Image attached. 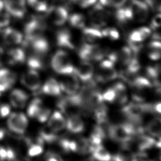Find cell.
I'll list each match as a JSON object with an SVG mask.
<instances>
[{"instance_id": "db71d44e", "label": "cell", "mask_w": 161, "mask_h": 161, "mask_svg": "<svg viewBox=\"0 0 161 161\" xmlns=\"http://www.w3.org/2000/svg\"><path fill=\"white\" fill-rule=\"evenodd\" d=\"M3 48L0 47V66L1 65V61H2V57L3 55Z\"/></svg>"}, {"instance_id": "4dcf8cb0", "label": "cell", "mask_w": 161, "mask_h": 161, "mask_svg": "<svg viewBox=\"0 0 161 161\" xmlns=\"http://www.w3.org/2000/svg\"><path fill=\"white\" fill-rule=\"evenodd\" d=\"M9 63L11 64H22L25 60V53L23 49L19 48H11L7 53Z\"/></svg>"}, {"instance_id": "8d00e7d4", "label": "cell", "mask_w": 161, "mask_h": 161, "mask_svg": "<svg viewBox=\"0 0 161 161\" xmlns=\"http://www.w3.org/2000/svg\"><path fill=\"white\" fill-rule=\"evenodd\" d=\"M28 4L39 12H47L50 7L48 4L42 0H26Z\"/></svg>"}, {"instance_id": "ee69618b", "label": "cell", "mask_w": 161, "mask_h": 161, "mask_svg": "<svg viewBox=\"0 0 161 161\" xmlns=\"http://www.w3.org/2000/svg\"><path fill=\"white\" fill-rule=\"evenodd\" d=\"M128 47L131 50L133 53H139L143 47V44L140 42H136L128 40Z\"/></svg>"}, {"instance_id": "e575fe53", "label": "cell", "mask_w": 161, "mask_h": 161, "mask_svg": "<svg viewBox=\"0 0 161 161\" xmlns=\"http://www.w3.org/2000/svg\"><path fill=\"white\" fill-rule=\"evenodd\" d=\"M135 153L128 148H125L112 156L113 161H134Z\"/></svg>"}, {"instance_id": "52a82bcc", "label": "cell", "mask_w": 161, "mask_h": 161, "mask_svg": "<svg viewBox=\"0 0 161 161\" xmlns=\"http://www.w3.org/2000/svg\"><path fill=\"white\" fill-rule=\"evenodd\" d=\"M64 76V78L59 82L62 92H65L67 96L76 94L80 89V83L75 74Z\"/></svg>"}, {"instance_id": "681fc988", "label": "cell", "mask_w": 161, "mask_h": 161, "mask_svg": "<svg viewBox=\"0 0 161 161\" xmlns=\"http://www.w3.org/2000/svg\"><path fill=\"white\" fill-rule=\"evenodd\" d=\"M97 2V0H80L79 1V6L82 8H87L94 6Z\"/></svg>"}, {"instance_id": "d6a6232c", "label": "cell", "mask_w": 161, "mask_h": 161, "mask_svg": "<svg viewBox=\"0 0 161 161\" xmlns=\"http://www.w3.org/2000/svg\"><path fill=\"white\" fill-rule=\"evenodd\" d=\"M27 65L30 69H33L35 70L43 69L45 65L43 57L35 53H32L27 59Z\"/></svg>"}, {"instance_id": "f546056e", "label": "cell", "mask_w": 161, "mask_h": 161, "mask_svg": "<svg viewBox=\"0 0 161 161\" xmlns=\"http://www.w3.org/2000/svg\"><path fill=\"white\" fill-rule=\"evenodd\" d=\"M91 153L96 161H111L112 160L111 153L102 144L93 147Z\"/></svg>"}, {"instance_id": "277c9868", "label": "cell", "mask_w": 161, "mask_h": 161, "mask_svg": "<svg viewBox=\"0 0 161 161\" xmlns=\"http://www.w3.org/2000/svg\"><path fill=\"white\" fill-rule=\"evenodd\" d=\"M46 28L47 25L43 18L35 16L31 18L25 25L26 42L43 35Z\"/></svg>"}, {"instance_id": "5bb4252c", "label": "cell", "mask_w": 161, "mask_h": 161, "mask_svg": "<svg viewBox=\"0 0 161 161\" xmlns=\"http://www.w3.org/2000/svg\"><path fill=\"white\" fill-rule=\"evenodd\" d=\"M47 126L55 133H58L66 128V119L63 113L60 111H55L50 114Z\"/></svg>"}, {"instance_id": "ab89813d", "label": "cell", "mask_w": 161, "mask_h": 161, "mask_svg": "<svg viewBox=\"0 0 161 161\" xmlns=\"http://www.w3.org/2000/svg\"><path fill=\"white\" fill-rule=\"evenodd\" d=\"M127 0H99V4L104 7L119 8L123 7Z\"/></svg>"}, {"instance_id": "603a6c76", "label": "cell", "mask_w": 161, "mask_h": 161, "mask_svg": "<svg viewBox=\"0 0 161 161\" xmlns=\"http://www.w3.org/2000/svg\"><path fill=\"white\" fill-rule=\"evenodd\" d=\"M82 29V38L86 43L95 44L96 42H98L103 37L101 31L98 28L87 27Z\"/></svg>"}, {"instance_id": "680465c9", "label": "cell", "mask_w": 161, "mask_h": 161, "mask_svg": "<svg viewBox=\"0 0 161 161\" xmlns=\"http://www.w3.org/2000/svg\"><path fill=\"white\" fill-rule=\"evenodd\" d=\"M148 161H153V160H148Z\"/></svg>"}, {"instance_id": "f6af8a7d", "label": "cell", "mask_w": 161, "mask_h": 161, "mask_svg": "<svg viewBox=\"0 0 161 161\" xmlns=\"http://www.w3.org/2000/svg\"><path fill=\"white\" fill-rule=\"evenodd\" d=\"M128 40H131V41H133V42H140V43H142V42H143V40H142V36L140 35V33L138 29L133 30L130 33Z\"/></svg>"}, {"instance_id": "f1b7e54d", "label": "cell", "mask_w": 161, "mask_h": 161, "mask_svg": "<svg viewBox=\"0 0 161 161\" xmlns=\"http://www.w3.org/2000/svg\"><path fill=\"white\" fill-rule=\"evenodd\" d=\"M129 84L138 92L148 90L152 87V82L146 77L142 76H136Z\"/></svg>"}, {"instance_id": "5b68a950", "label": "cell", "mask_w": 161, "mask_h": 161, "mask_svg": "<svg viewBox=\"0 0 161 161\" xmlns=\"http://www.w3.org/2000/svg\"><path fill=\"white\" fill-rule=\"evenodd\" d=\"M110 16L108 11L105 9L104 7L99 3H96L89 13V18L90 23L92 27L100 28L104 26Z\"/></svg>"}, {"instance_id": "6da1fadb", "label": "cell", "mask_w": 161, "mask_h": 161, "mask_svg": "<svg viewBox=\"0 0 161 161\" xmlns=\"http://www.w3.org/2000/svg\"><path fill=\"white\" fill-rule=\"evenodd\" d=\"M51 66L55 72L62 75L75 73V68L70 62L68 53L64 50H59L54 53L51 59Z\"/></svg>"}, {"instance_id": "1f68e13d", "label": "cell", "mask_w": 161, "mask_h": 161, "mask_svg": "<svg viewBox=\"0 0 161 161\" xmlns=\"http://www.w3.org/2000/svg\"><path fill=\"white\" fill-rule=\"evenodd\" d=\"M44 106L42 101L39 98L33 99L29 104L27 108V114L31 118H36L42 108Z\"/></svg>"}, {"instance_id": "7bdbcfd3", "label": "cell", "mask_w": 161, "mask_h": 161, "mask_svg": "<svg viewBox=\"0 0 161 161\" xmlns=\"http://www.w3.org/2000/svg\"><path fill=\"white\" fill-rule=\"evenodd\" d=\"M148 113H153L161 115V102L148 103Z\"/></svg>"}, {"instance_id": "ba28073f", "label": "cell", "mask_w": 161, "mask_h": 161, "mask_svg": "<svg viewBox=\"0 0 161 161\" xmlns=\"http://www.w3.org/2000/svg\"><path fill=\"white\" fill-rule=\"evenodd\" d=\"M133 15V20L138 23H143L147 20L148 16V6L144 1L131 0L130 5Z\"/></svg>"}, {"instance_id": "30bf717a", "label": "cell", "mask_w": 161, "mask_h": 161, "mask_svg": "<svg viewBox=\"0 0 161 161\" xmlns=\"http://www.w3.org/2000/svg\"><path fill=\"white\" fill-rule=\"evenodd\" d=\"M47 13L50 21L56 26L63 25L69 18L67 9L62 6L50 7Z\"/></svg>"}, {"instance_id": "9f6ffc18", "label": "cell", "mask_w": 161, "mask_h": 161, "mask_svg": "<svg viewBox=\"0 0 161 161\" xmlns=\"http://www.w3.org/2000/svg\"><path fill=\"white\" fill-rule=\"evenodd\" d=\"M3 7H4L3 1V0H0V13H1V11L3 10Z\"/></svg>"}, {"instance_id": "8fae6325", "label": "cell", "mask_w": 161, "mask_h": 161, "mask_svg": "<svg viewBox=\"0 0 161 161\" xmlns=\"http://www.w3.org/2000/svg\"><path fill=\"white\" fill-rule=\"evenodd\" d=\"M22 84L31 91H36L40 87L41 79L38 72L33 69H30L23 74L21 78Z\"/></svg>"}, {"instance_id": "f5cc1de1", "label": "cell", "mask_w": 161, "mask_h": 161, "mask_svg": "<svg viewBox=\"0 0 161 161\" xmlns=\"http://www.w3.org/2000/svg\"><path fill=\"white\" fill-rule=\"evenodd\" d=\"M5 135H6L5 130L3 128L0 127V140L4 138V137L5 136Z\"/></svg>"}, {"instance_id": "4fadbf2b", "label": "cell", "mask_w": 161, "mask_h": 161, "mask_svg": "<svg viewBox=\"0 0 161 161\" xmlns=\"http://www.w3.org/2000/svg\"><path fill=\"white\" fill-rule=\"evenodd\" d=\"M31 47L33 53L44 57L50 49L49 43L43 35H41L33 40L26 42Z\"/></svg>"}, {"instance_id": "d590c367", "label": "cell", "mask_w": 161, "mask_h": 161, "mask_svg": "<svg viewBox=\"0 0 161 161\" xmlns=\"http://www.w3.org/2000/svg\"><path fill=\"white\" fill-rule=\"evenodd\" d=\"M39 138L42 140V141L45 143H53L57 139V133L53 132L47 125L43 127L40 132Z\"/></svg>"}, {"instance_id": "bcb514c9", "label": "cell", "mask_w": 161, "mask_h": 161, "mask_svg": "<svg viewBox=\"0 0 161 161\" xmlns=\"http://www.w3.org/2000/svg\"><path fill=\"white\" fill-rule=\"evenodd\" d=\"M11 111V107L6 103L0 104V118H5L8 116Z\"/></svg>"}, {"instance_id": "f907efd6", "label": "cell", "mask_w": 161, "mask_h": 161, "mask_svg": "<svg viewBox=\"0 0 161 161\" xmlns=\"http://www.w3.org/2000/svg\"><path fill=\"white\" fill-rule=\"evenodd\" d=\"M46 161H63L59 156L56 155L55 153L49 152L47 153L45 155Z\"/></svg>"}, {"instance_id": "2e32d148", "label": "cell", "mask_w": 161, "mask_h": 161, "mask_svg": "<svg viewBox=\"0 0 161 161\" xmlns=\"http://www.w3.org/2000/svg\"><path fill=\"white\" fill-rule=\"evenodd\" d=\"M16 74L8 69H0V94L10 89L15 83Z\"/></svg>"}, {"instance_id": "7c38bea8", "label": "cell", "mask_w": 161, "mask_h": 161, "mask_svg": "<svg viewBox=\"0 0 161 161\" xmlns=\"http://www.w3.org/2000/svg\"><path fill=\"white\" fill-rule=\"evenodd\" d=\"M75 74L78 79L84 83L92 80L94 74L93 65L88 61H82L75 69Z\"/></svg>"}, {"instance_id": "e0dca14e", "label": "cell", "mask_w": 161, "mask_h": 161, "mask_svg": "<svg viewBox=\"0 0 161 161\" xmlns=\"http://www.w3.org/2000/svg\"><path fill=\"white\" fill-rule=\"evenodd\" d=\"M84 122L80 114H73L67 116L66 128L71 133H80L84 130Z\"/></svg>"}, {"instance_id": "836d02e7", "label": "cell", "mask_w": 161, "mask_h": 161, "mask_svg": "<svg viewBox=\"0 0 161 161\" xmlns=\"http://www.w3.org/2000/svg\"><path fill=\"white\" fill-rule=\"evenodd\" d=\"M68 19L69 24L75 28L82 29L85 26L86 18L84 15L81 13H74L68 18Z\"/></svg>"}, {"instance_id": "b9f144b4", "label": "cell", "mask_w": 161, "mask_h": 161, "mask_svg": "<svg viewBox=\"0 0 161 161\" xmlns=\"http://www.w3.org/2000/svg\"><path fill=\"white\" fill-rule=\"evenodd\" d=\"M161 27V13H158L152 18L150 21V28L156 30Z\"/></svg>"}, {"instance_id": "11a10c76", "label": "cell", "mask_w": 161, "mask_h": 161, "mask_svg": "<svg viewBox=\"0 0 161 161\" xmlns=\"http://www.w3.org/2000/svg\"><path fill=\"white\" fill-rule=\"evenodd\" d=\"M157 87V91L161 95V83H159L158 84L156 85Z\"/></svg>"}, {"instance_id": "4316f807", "label": "cell", "mask_w": 161, "mask_h": 161, "mask_svg": "<svg viewBox=\"0 0 161 161\" xmlns=\"http://www.w3.org/2000/svg\"><path fill=\"white\" fill-rule=\"evenodd\" d=\"M116 62L120 63L126 67L133 57V53L128 46L121 47L118 51L115 52Z\"/></svg>"}, {"instance_id": "6f0895ef", "label": "cell", "mask_w": 161, "mask_h": 161, "mask_svg": "<svg viewBox=\"0 0 161 161\" xmlns=\"http://www.w3.org/2000/svg\"><path fill=\"white\" fill-rule=\"evenodd\" d=\"M68 1H71V2H79L80 0H68Z\"/></svg>"}, {"instance_id": "f35d334b", "label": "cell", "mask_w": 161, "mask_h": 161, "mask_svg": "<svg viewBox=\"0 0 161 161\" xmlns=\"http://www.w3.org/2000/svg\"><path fill=\"white\" fill-rule=\"evenodd\" d=\"M102 97L104 102L109 103H114L116 101V93L113 87H109L106 89L103 93H101Z\"/></svg>"}, {"instance_id": "ffe728a7", "label": "cell", "mask_w": 161, "mask_h": 161, "mask_svg": "<svg viewBox=\"0 0 161 161\" xmlns=\"http://www.w3.org/2000/svg\"><path fill=\"white\" fill-rule=\"evenodd\" d=\"M2 36L4 42L8 45L19 44L23 40L21 33L12 28H6L2 31Z\"/></svg>"}, {"instance_id": "9c48e42d", "label": "cell", "mask_w": 161, "mask_h": 161, "mask_svg": "<svg viewBox=\"0 0 161 161\" xmlns=\"http://www.w3.org/2000/svg\"><path fill=\"white\" fill-rule=\"evenodd\" d=\"M4 6L8 14L21 18L26 13L25 0H3Z\"/></svg>"}, {"instance_id": "816d5d0a", "label": "cell", "mask_w": 161, "mask_h": 161, "mask_svg": "<svg viewBox=\"0 0 161 161\" xmlns=\"http://www.w3.org/2000/svg\"><path fill=\"white\" fill-rule=\"evenodd\" d=\"M134 161H148L147 159V155L145 152H138L135 153V160Z\"/></svg>"}, {"instance_id": "7a4b0ae2", "label": "cell", "mask_w": 161, "mask_h": 161, "mask_svg": "<svg viewBox=\"0 0 161 161\" xmlns=\"http://www.w3.org/2000/svg\"><path fill=\"white\" fill-rule=\"evenodd\" d=\"M107 52L102 47L95 44L84 43L78 50V55L82 61H101Z\"/></svg>"}, {"instance_id": "7402d4cb", "label": "cell", "mask_w": 161, "mask_h": 161, "mask_svg": "<svg viewBox=\"0 0 161 161\" xmlns=\"http://www.w3.org/2000/svg\"><path fill=\"white\" fill-rule=\"evenodd\" d=\"M148 57L153 61L161 58V39L160 36H156L148 45Z\"/></svg>"}, {"instance_id": "cb8c5ba5", "label": "cell", "mask_w": 161, "mask_h": 161, "mask_svg": "<svg viewBox=\"0 0 161 161\" xmlns=\"http://www.w3.org/2000/svg\"><path fill=\"white\" fill-rule=\"evenodd\" d=\"M115 19L120 25H125L133 20V15L130 6L117 8L115 12Z\"/></svg>"}, {"instance_id": "c3c4849f", "label": "cell", "mask_w": 161, "mask_h": 161, "mask_svg": "<svg viewBox=\"0 0 161 161\" xmlns=\"http://www.w3.org/2000/svg\"><path fill=\"white\" fill-rule=\"evenodd\" d=\"M140 33V35L142 38V40L144 41L145 40H146L147 38H148L150 35H151V29L150 28H148V27H147V26H142V27H140L139 28H138Z\"/></svg>"}, {"instance_id": "d4e9b609", "label": "cell", "mask_w": 161, "mask_h": 161, "mask_svg": "<svg viewBox=\"0 0 161 161\" xmlns=\"http://www.w3.org/2000/svg\"><path fill=\"white\" fill-rule=\"evenodd\" d=\"M113 87L116 93L115 103L121 106L126 104L128 100V93L125 84L123 82H116L113 86Z\"/></svg>"}, {"instance_id": "d6986e66", "label": "cell", "mask_w": 161, "mask_h": 161, "mask_svg": "<svg viewBox=\"0 0 161 161\" xmlns=\"http://www.w3.org/2000/svg\"><path fill=\"white\" fill-rule=\"evenodd\" d=\"M145 130L155 140H161V118H154L148 120L145 125Z\"/></svg>"}, {"instance_id": "8992f818", "label": "cell", "mask_w": 161, "mask_h": 161, "mask_svg": "<svg viewBox=\"0 0 161 161\" xmlns=\"http://www.w3.org/2000/svg\"><path fill=\"white\" fill-rule=\"evenodd\" d=\"M28 119L23 113H14L10 114L7 121L8 128L18 135L23 134L28 126Z\"/></svg>"}, {"instance_id": "7dc6e473", "label": "cell", "mask_w": 161, "mask_h": 161, "mask_svg": "<svg viewBox=\"0 0 161 161\" xmlns=\"http://www.w3.org/2000/svg\"><path fill=\"white\" fill-rule=\"evenodd\" d=\"M9 23V16L8 14L4 13L0 15V31H3Z\"/></svg>"}, {"instance_id": "9a60e30c", "label": "cell", "mask_w": 161, "mask_h": 161, "mask_svg": "<svg viewBox=\"0 0 161 161\" xmlns=\"http://www.w3.org/2000/svg\"><path fill=\"white\" fill-rule=\"evenodd\" d=\"M55 40L57 46L60 48L72 50L75 47L72 35L67 28H61L58 30L56 33Z\"/></svg>"}, {"instance_id": "74e56055", "label": "cell", "mask_w": 161, "mask_h": 161, "mask_svg": "<svg viewBox=\"0 0 161 161\" xmlns=\"http://www.w3.org/2000/svg\"><path fill=\"white\" fill-rule=\"evenodd\" d=\"M101 31L103 37H107L112 40H117L119 38L118 30L113 27H108L104 28Z\"/></svg>"}, {"instance_id": "83f0119b", "label": "cell", "mask_w": 161, "mask_h": 161, "mask_svg": "<svg viewBox=\"0 0 161 161\" xmlns=\"http://www.w3.org/2000/svg\"><path fill=\"white\" fill-rule=\"evenodd\" d=\"M26 144L27 145V155L29 157H34L41 155L43 152L44 143L39 138L37 142H33L30 140H26Z\"/></svg>"}, {"instance_id": "484cf974", "label": "cell", "mask_w": 161, "mask_h": 161, "mask_svg": "<svg viewBox=\"0 0 161 161\" xmlns=\"http://www.w3.org/2000/svg\"><path fill=\"white\" fill-rule=\"evenodd\" d=\"M41 91L43 94L49 96H58L62 92L59 82L53 78L48 79L42 86Z\"/></svg>"}, {"instance_id": "44dd1931", "label": "cell", "mask_w": 161, "mask_h": 161, "mask_svg": "<svg viewBox=\"0 0 161 161\" xmlns=\"http://www.w3.org/2000/svg\"><path fill=\"white\" fill-rule=\"evenodd\" d=\"M135 143L138 152H145L155 147L156 140L150 135L142 133L136 136Z\"/></svg>"}, {"instance_id": "ac0fdd59", "label": "cell", "mask_w": 161, "mask_h": 161, "mask_svg": "<svg viewBox=\"0 0 161 161\" xmlns=\"http://www.w3.org/2000/svg\"><path fill=\"white\" fill-rule=\"evenodd\" d=\"M28 99V95L23 91L15 89L9 95V101L11 105L16 108H23Z\"/></svg>"}, {"instance_id": "60d3db41", "label": "cell", "mask_w": 161, "mask_h": 161, "mask_svg": "<svg viewBox=\"0 0 161 161\" xmlns=\"http://www.w3.org/2000/svg\"><path fill=\"white\" fill-rule=\"evenodd\" d=\"M50 114H51L50 109L44 106L42 108L40 111L39 112V113L37 115L36 119L39 122L44 123V122L47 121L48 119V118H49V117L50 116Z\"/></svg>"}, {"instance_id": "3957f363", "label": "cell", "mask_w": 161, "mask_h": 161, "mask_svg": "<svg viewBox=\"0 0 161 161\" xmlns=\"http://www.w3.org/2000/svg\"><path fill=\"white\" fill-rule=\"evenodd\" d=\"M118 73L114 67V64L109 59L102 60L95 74V79L100 83H106L116 79Z\"/></svg>"}]
</instances>
